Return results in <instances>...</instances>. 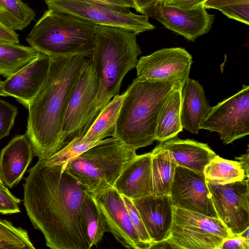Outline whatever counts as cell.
Instances as JSON below:
<instances>
[{
  "mask_svg": "<svg viewBox=\"0 0 249 249\" xmlns=\"http://www.w3.org/2000/svg\"><path fill=\"white\" fill-rule=\"evenodd\" d=\"M203 5L206 9L218 10L229 18L249 25V0H207Z\"/></svg>",
  "mask_w": 249,
  "mask_h": 249,
  "instance_id": "obj_30",
  "label": "cell"
},
{
  "mask_svg": "<svg viewBox=\"0 0 249 249\" xmlns=\"http://www.w3.org/2000/svg\"><path fill=\"white\" fill-rule=\"evenodd\" d=\"M83 137H77L72 140L57 152L46 160V163L51 165H65L72 158L105 141V139L93 142H82Z\"/></svg>",
  "mask_w": 249,
  "mask_h": 249,
  "instance_id": "obj_31",
  "label": "cell"
},
{
  "mask_svg": "<svg viewBox=\"0 0 249 249\" xmlns=\"http://www.w3.org/2000/svg\"><path fill=\"white\" fill-rule=\"evenodd\" d=\"M50 57L42 53L35 60L2 81L0 96L14 97L28 109L47 76Z\"/></svg>",
  "mask_w": 249,
  "mask_h": 249,
  "instance_id": "obj_16",
  "label": "cell"
},
{
  "mask_svg": "<svg viewBox=\"0 0 249 249\" xmlns=\"http://www.w3.org/2000/svg\"><path fill=\"white\" fill-rule=\"evenodd\" d=\"M89 56L50 57L43 85L28 108L25 134L34 155L38 159L47 160L64 147L62 129L65 114Z\"/></svg>",
  "mask_w": 249,
  "mask_h": 249,
  "instance_id": "obj_2",
  "label": "cell"
},
{
  "mask_svg": "<svg viewBox=\"0 0 249 249\" xmlns=\"http://www.w3.org/2000/svg\"><path fill=\"white\" fill-rule=\"evenodd\" d=\"M0 249H35L28 232L0 218Z\"/></svg>",
  "mask_w": 249,
  "mask_h": 249,
  "instance_id": "obj_29",
  "label": "cell"
},
{
  "mask_svg": "<svg viewBox=\"0 0 249 249\" xmlns=\"http://www.w3.org/2000/svg\"><path fill=\"white\" fill-rule=\"evenodd\" d=\"M192 55L181 47L161 49L142 56L136 67L137 78L150 82L179 80L189 78Z\"/></svg>",
  "mask_w": 249,
  "mask_h": 249,
  "instance_id": "obj_13",
  "label": "cell"
},
{
  "mask_svg": "<svg viewBox=\"0 0 249 249\" xmlns=\"http://www.w3.org/2000/svg\"><path fill=\"white\" fill-rule=\"evenodd\" d=\"M152 194L169 195L177 166L169 152L157 145L151 152Z\"/></svg>",
  "mask_w": 249,
  "mask_h": 249,
  "instance_id": "obj_23",
  "label": "cell"
},
{
  "mask_svg": "<svg viewBox=\"0 0 249 249\" xmlns=\"http://www.w3.org/2000/svg\"><path fill=\"white\" fill-rule=\"evenodd\" d=\"M169 196L174 207L218 218L203 172L177 165Z\"/></svg>",
  "mask_w": 249,
  "mask_h": 249,
  "instance_id": "obj_14",
  "label": "cell"
},
{
  "mask_svg": "<svg viewBox=\"0 0 249 249\" xmlns=\"http://www.w3.org/2000/svg\"><path fill=\"white\" fill-rule=\"evenodd\" d=\"M173 209L170 234L165 240L171 248L220 249L225 239L233 237L218 218L174 206Z\"/></svg>",
  "mask_w": 249,
  "mask_h": 249,
  "instance_id": "obj_7",
  "label": "cell"
},
{
  "mask_svg": "<svg viewBox=\"0 0 249 249\" xmlns=\"http://www.w3.org/2000/svg\"><path fill=\"white\" fill-rule=\"evenodd\" d=\"M218 216L232 236L249 227V178L225 184L206 181Z\"/></svg>",
  "mask_w": 249,
  "mask_h": 249,
  "instance_id": "obj_11",
  "label": "cell"
},
{
  "mask_svg": "<svg viewBox=\"0 0 249 249\" xmlns=\"http://www.w3.org/2000/svg\"><path fill=\"white\" fill-rule=\"evenodd\" d=\"M39 159L23 184V203L34 227L52 249H89L81 215L87 190L66 170Z\"/></svg>",
  "mask_w": 249,
  "mask_h": 249,
  "instance_id": "obj_1",
  "label": "cell"
},
{
  "mask_svg": "<svg viewBox=\"0 0 249 249\" xmlns=\"http://www.w3.org/2000/svg\"><path fill=\"white\" fill-rule=\"evenodd\" d=\"M143 15L157 19L167 29L192 41L208 33L215 19L214 15L209 14L203 4L183 9L166 5L161 0L146 9Z\"/></svg>",
  "mask_w": 249,
  "mask_h": 249,
  "instance_id": "obj_12",
  "label": "cell"
},
{
  "mask_svg": "<svg viewBox=\"0 0 249 249\" xmlns=\"http://www.w3.org/2000/svg\"><path fill=\"white\" fill-rule=\"evenodd\" d=\"M122 196L132 223L140 239L148 247V249H151L152 245V241L146 231L139 213L131 199L123 196Z\"/></svg>",
  "mask_w": 249,
  "mask_h": 249,
  "instance_id": "obj_32",
  "label": "cell"
},
{
  "mask_svg": "<svg viewBox=\"0 0 249 249\" xmlns=\"http://www.w3.org/2000/svg\"><path fill=\"white\" fill-rule=\"evenodd\" d=\"M18 43V35L17 32L0 22V44Z\"/></svg>",
  "mask_w": 249,
  "mask_h": 249,
  "instance_id": "obj_37",
  "label": "cell"
},
{
  "mask_svg": "<svg viewBox=\"0 0 249 249\" xmlns=\"http://www.w3.org/2000/svg\"><path fill=\"white\" fill-rule=\"evenodd\" d=\"M20 200L14 196L5 185H0V213L10 214L20 212Z\"/></svg>",
  "mask_w": 249,
  "mask_h": 249,
  "instance_id": "obj_34",
  "label": "cell"
},
{
  "mask_svg": "<svg viewBox=\"0 0 249 249\" xmlns=\"http://www.w3.org/2000/svg\"><path fill=\"white\" fill-rule=\"evenodd\" d=\"M35 17V11L21 0H0V22L15 31L26 28Z\"/></svg>",
  "mask_w": 249,
  "mask_h": 249,
  "instance_id": "obj_28",
  "label": "cell"
},
{
  "mask_svg": "<svg viewBox=\"0 0 249 249\" xmlns=\"http://www.w3.org/2000/svg\"><path fill=\"white\" fill-rule=\"evenodd\" d=\"M181 93L180 115L182 128L197 134L200 124L211 108L203 87L197 81L189 77L182 87Z\"/></svg>",
  "mask_w": 249,
  "mask_h": 249,
  "instance_id": "obj_21",
  "label": "cell"
},
{
  "mask_svg": "<svg viewBox=\"0 0 249 249\" xmlns=\"http://www.w3.org/2000/svg\"><path fill=\"white\" fill-rule=\"evenodd\" d=\"M1 82L2 81L0 80V84H1Z\"/></svg>",
  "mask_w": 249,
  "mask_h": 249,
  "instance_id": "obj_43",
  "label": "cell"
},
{
  "mask_svg": "<svg viewBox=\"0 0 249 249\" xmlns=\"http://www.w3.org/2000/svg\"><path fill=\"white\" fill-rule=\"evenodd\" d=\"M131 200L151 240L152 247L166 240L173 221L174 206L170 196L150 195Z\"/></svg>",
  "mask_w": 249,
  "mask_h": 249,
  "instance_id": "obj_17",
  "label": "cell"
},
{
  "mask_svg": "<svg viewBox=\"0 0 249 249\" xmlns=\"http://www.w3.org/2000/svg\"><path fill=\"white\" fill-rule=\"evenodd\" d=\"M40 53L31 46L0 44V75L8 78L36 59Z\"/></svg>",
  "mask_w": 249,
  "mask_h": 249,
  "instance_id": "obj_25",
  "label": "cell"
},
{
  "mask_svg": "<svg viewBox=\"0 0 249 249\" xmlns=\"http://www.w3.org/2000/svg\"><path fill=\"white\" fill-rule=\"evenodd\" d=\"M200 129L218 133L225 144L249 135V86L243 85L237 93L211 107Z\"/></svg>",
  "mask_w": 249,
  "mask_h": 249,
  "instance_id": "obj_10",
  "label": "cell"
},
{
  "mask_svg": "<svg viewBox=\"0 0 249 249\" xmlns=\"http://www.w3.org/2000/svg\"><path fill=\"white\" fill-rule=\"evenodd\" d=\"M236 160H238V162L240 163L242 168L244 170L245 174L247 177H249V149L247 150L246 153L243 154L238 157H235Z\"/></svg>",
  "mask_w": 249,
  "mask_h": 249,
  "instance_id": "obj_40",
  "label": "cell"
},
{
  "mask_svg": "<svg viewBox=\"0 0 249 249\" xmlns=\"http://www.w3.org/2000/svg\"><path fill=\"white\" fill-rule=\"evenodd\" d=\"M136 155V150L111 137L72 158L65 167L89 194L96 196L113 187L122 171Z\"/></svg>",
  "mask_w": 249,
  "mask_h": 249,
  "instance_id": "obj_6",
  "label": "cell"
},
{
  "mask_svg": "<svg viewBox=\"0 0 249 249\" xmlns=\"http://www.w3.org/2000/svg\"><path fill=\"white\" fill-rule=\"evenodd\" d=\"M33 149L26 134L15 136L0 153V177L10 188L22 179L31 163Z\"/></svg>",
  "mask_w": 249,
  "mask_h": 249,
  "instance_id": "obj_19",
  "label": "cell"
},
{
  "mask_svg": "<svg viewBox=\"0 0 249 249\" xmlns=\"http://www.w3.org/2000/svg\"><path fill=\"white\" fill-rule=\"evenodd\" d=\"M135 32L122 27L97 25L91 57L97 74L99 88L96 102V115L119 94L126 74L136 68L142 51Z\"/></svg>",
  "mask_w": 249,
  "mask_h": 249,
  "instance_id": "obj_4",
  "label": "cell"
},
{
  "mask_svg": "<svg viewBox=\"0 0 249 249\" xmlns=\"http://www.w3.org/2000/svg\"><path fill=\"white\" fill-rule=\"evenodd\" d=\"M159 0H133L135 10L143 15L144 12Z\"/></svg>",
  "mask_w": 249,
  "mask_h": 249,
  "instance_id": "obj_38",
  "label": "cell"
},
{
  "mask_svg": "<svg viewBox=\"0 0 249 249\" xmlns=\"http://www.w3.org/2000/svg\"><path fill=\"white\" fill-rule=\"evenodd\" d=\"M93 197L105 218L108 231L118 242L127 249H149L140 239L122 196L113 187Z\"/></svg>",
  "mask_w": 249,
  "mask_h": 249,
  "instance_id": "obj_15",
  "label": "cell"
},
{
  "mask_svg": "<svg viewBox=\"0 0 249 249\" xmlns=\"http://www.w3.org/2000/svg\"><path fill=\"white\" fill-rule=\"evenodd\" d=\"M207 0H162L166 5L175 6L183 9H191L203 4Z\"/></svg>",
  "mask_w": 249,
  "mask_h": 249,
  "instance_id": "obj_36",
  "label": "cell"
},
{
  "mask_svg": "<svg viewBox=\"0 0 249 249\" xmlns=\"http://www.w3.org/2000/svg\"><path fill=\"white\" fill-rule=\"evenodd\" d=\"M249 227L247 228L246 230H245L243 231H242L238 235H240V236H242V237L245 238L246 239H249Z\"/></svg>",
  "mask_w": 249,
  "mask_h": 249,
  "instance_id": "obj_41",
  "label": "cell"
},
{
  "mask_svg": "<svg viewBox=\"0 0 249 249\" xmlns=\"http://www.w3.org/2000/svg\"><path fill=\"white\" fill-rule=\"evenodd\" d=\"M113 187L131 199L151 195V152L136 155L122 171Z\"/></svg>",
  "mask_w": 249,
  "mask_h": 249,
  "instance_id": "obj_18",
  "label": "cell"
},
{
  "mask_svg": "<svg viewBox=\"0 0 249 249\" xmlns=\"http://www.w3.org/2000/svg\"><path fill=\"white\" fill-rule=\"evenodd\" d=\"M203 173L206 181L220 184L249 178L238 161L224 159L217 155L205 167Z\"/></svg>",
  "mask_w": 249,
  "mask_h": 249,
  "instance_id": "obj_27",
  "label": "cell"
},
{
  "mask_svg": "<svg viewBox=\"0 0 249 249\" xmlns=\"http://www.w3.org/2000/svg\"><path fill=\"white\" fill-rule=\"evenodd\" d=\"M110 5L130 9L134 8L133 0H92Z\"/></svg>",
  "mask_w": 249,
  "mask_h": 249,
  "instance_id": "obj_39",
  "label": "cell"
},
{
  "mask_svg": "<svg viewBox=\"0 0 249 249\" xmlns=\"http://www.w3.org/2000/svg\"><path fill=\"white\" fill-rule=\"evenodd\" d=\"M18 113L16 106L0 99V141L9 135Z\"/></svg>",
  "mask_w": 249,
  "mask_h": 249,
  "instance_id": "obj_33",
  "label": "cell"
},
{
  "mask_svg": "<svg viewBox=\"0 0 249 249\" xmlns=\"http://www.w3.org/2000/svg\"><path fill=\"white\" fill-rule=\"evenodd\" d=\"M157 146L167 150L177 165L196 172H203L205 167L216 155L207 143L181 140L177 136L161 142Z\"/></svg>",
  "mask_w": 249,
  "mask_h": 249,
  "instance_id": "obj_20",
  "label": "cell"
},
{
  "mask_svg": "<svg viewBox=\"0 0 249 249\" xmlns=\"http://www.w3.org/2000/svg\"><path fill=\"white\" fill-rule=\"evenodd\" d=\"M0 185H5L3 183V182H2L0 177Z\"/></svg>",
  "mask_w": 249,
  "mask_h": 249,
  "instance_id": "obj_42",
  "label": "cell"
},
{
  "mask_svg": "<svg viewBox=\"0 0 249 249\" xmlns=\"http://www.w3.org/2000/svg\"><path fill=\"white\" fill-rule=\"evenodd\" d=\"M99 78L91 56L87 58L70 97L62 125L64 147L84 136L97 116L96 102Z\"/></svg>",
  "mask_w": 249,
  "mask_h": 249,
  "instance_id": "obj_8",
  "label": "cell"
},
{
  "mask_svg": "<svg viewBox=\"0 0 249 249\" xmlns=\"http://www.w3.org/2000/svg\"><path fill=\"white\" fill-rule=\"evenodd\" d=\"M184 82L178 81L160 110L157 124L156 140L163 142L182 131L180 121L181 89Z\"/></svg>",
  "mask_w": 249,
  "mask_h": 249,
  "instance_id": "obj_22",
  "label": "cell"
},
{
  "mask_svg": "<svg viewBox=\"0 0 249 249\" xmlns=\"http://www.w3.org/2000/svg\"><path fill=\"white\" fill-rule=\"evenodd\" d=\"M45 2L49 9L72 15L96 25L124 28L138 35L155 28L147 16L105 3L92 0H45Z\"/></svg>",
  "mask_w": 249,
  "mask_h": 249,
  "instance_id": "obj_9",
  "label": "cell"
},
{
  "mask_svg": "<svg viewBox=\"0 0 249 249\" xmlns=\"http://www.w3.org/2000/svg\"><path fill=\"white\" fill-rule=\"evenodd\" d=\"M97 25L73 15L48 9L26 40L30 46L49 57L90 56Z\"/></svg>",
  "mask_w": 249,
  "mask_h": 249,
  "instance_id": "obj_5",
  "label": "cell"
},
{
  "mask_svg": "<svg viewBox=\"0 0 249 249\" xmlns=\"http://www.w3.org/2000/svg\"><path fill=\"white\" fill-rule=\"evenodd\" d=\"M81 212L90 249L101 241L105 233L108 231V228L93 196L89 194L83 202Z\"/></svg>",
  "mask_w": 249,
  "mask_h": 249,
  "instance_id": "obj_26",
  "label": "cell"
},
{
  "mask_svg": "<svg viewBox=\"0 0 249 249\" xmlns=\"http://www.w3.org/2000/svg\"></svg>",
  "mask_w": 249,
  "mask_h": 249,
  "instance_id": "obj_44",
  "label": "cell"
},
{
  "mask_svg": "<svg viewBox=\"0 0 249 249\" xmlns=\"http://www.w3.org/2000/svg\"><path fill=\"white\" fill-rule=\"evenodd\" d=\"M220 249H249V239L240 235L226 238Z\"/></svg>",
  "mask_w": 249,
  "mask_h": 249,
  "instance_id": "obj_35",
  "label": "cell"
},
{
  "mask_svg": "<svg viewBox=\"0 0 249 249\" xmlns=\"http://www.w3.org/2000/svg\"><path fill=\"white\" fill-rule=\"evenodd\" d=\"M178 81L134 79L125 91L114 137L136 151L151 144L161 108Z\"/></svg>",
  "mask_w": 249,
  "mask_h": 249,
  "instance_id": "obj_3",
  "label": "cell"
},
{
  "mask_svg": "<svg viewBox=\"0 0 249 249\" xmlns=\"http://www.w3.org/2000/svg\"><path fill=\"white\" fill-rule=\"evenodd\" d=\"M125 95V91L121 95L113 97L83 136L82 142H96L107 137H114L116 122Z\"/></svg>",
  "mask_w": 249,
  "mask_h": 249,
  "instance_id": "obj_24",
  "label": "cell"
}]
</instances>
